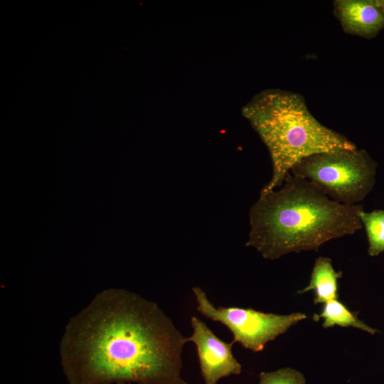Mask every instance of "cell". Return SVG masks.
I'll list each match as a JSON object with an SVG mask.
<instances>
[{
  "label": "cell",
  "instance_id": "cell-9",
  "mask_svg": "<svg viewBox=\"0 0 384 384\" xmlns=\"http://www.w3.org/2000/svg\"><path fill=\"white\" fill-rule=\"evenodd\" d=\"M324 320L323 327L326 329L334 326H351L374 335L377 329L366 324L358 318L356 312H352L338 299H333L324 304L319 314H315L314 319Z\"/></svg>",
  "mask_w": 384,
  "mask_h": 384
},
{
  "label": "cell",
  "instance_id": "cell-3",
  "mask_svg": "<svg viewBox=\"0 0 384 384\" xmlns=\"http://www.w3.org/2000/svg\"><path fill=\"white\" fill-rule=\"evenodd\" d=\"M267 146L272 176L261 191L280 187L294 164L312 154L353 149L344 135L319 122L309 112L304 97L297 92L268 89L255 95L242 109Z\"/></svg>",
  "mask_w": 384,
  "mask_h": 384
},
{
  "label": "cell",
  "instance_id": "cell-1",
  "mask_svg": "<svg viewBox=\"0 0 384 384\" xmlns=\"http://www.w3.org/2000/svg\"><path fill=\"white\" fill-rule=\"evenodd\" d=\"M186 342L156 303L110 288L67 323L60 364L68 384H189L181 376Z\"/></svg>",
  "mask_w": 384,
  "mask_h": 384
},
{
  "label": "cell",
  "instance_id": "cell-13",
  "mask_svg": "<svg viewBox=\"0 0 384 384\" xmlns=\"http://www.w3.org/2000/svg\"><path fill=\"white\" fill-rule=\"evenodd\" d=\"M123 384H144V383H123Z\"/></svg>",
  "mask_w": 384,
  "mask_h": 384
},
{
  "label": "cell",
  "instance_id": "cell-4",
  "mask_svg": "<svg viewBox=\"0 0 384 384\" xmlns=\"http://www.w3.org/2000/svg\"><path fill=\"white\" fill-rule=\"evenodd\" d=\"M376 163L363 149H337L303 158L290 170L331 200L358 205L374 184Z\"/></svg>",
  "mask_w": 384,
  "mask_h": 384
},
{
  "label": "cell",
  "instance_id": "cell-12",
  "mask_svg": "<svg viewBox=\"0 0 384 384\" xmlns=\"http://www.w3.org/2000/svg\"><path fill=\"white\" fill-rule=\"evenodd\" d=\"M378 2L380 4V5L384 9V0H378Z\"/></svg>",
  "mask_w": 384,
  "mask_h": 384
},
{
  "label": "cell",
  "instance_id": "cell-8",
  "mask_svg": "<svg viewBox=\"0 0 384 384\" xmlns=\"http://www.w3.org/2000/svg\"><path fill=\"white\" fill-rule=\"evenodd\" d=\"M341 276V272H336L334 270L330 258L319 257L314 265L309 285L297 293L304 294L313 290L315 304L337 299L338 279Z\"/></svg>",
  "mask_w": 384,
  "mask_h": 384
},
{
  "label": "cell",
  "instance_id": "cell-2",
  "mask_svg": "<svg viewBox=\"0 0 384 384\" xmlns=\"http://www.w3.org/2000/svg\"><path fill=\"white\" fill-rule=\"evenodd\" d=\"M362 210L360 204L331 200L289 172L277 190L260 191L251 207L246 246L271 260L292 252L317 251L329 240L360 230Z\"/></svg>",
  "mask_w": 384,
  "mask_h": 384
},
{
  "label": "cell",
  "instance_id": "cell-11",
  "mask_svg": "<svg viewBox=\"0 0 384 384\" xmlns=\"http://www.w3.org/2000/svg\"><path fill=\"white\" fill-rule=\"evenodd\" d=\"M258 384H306V379L300 371L283 368L271 372H261Z\"/></svg>",
  "mask_w": 384,
  "mask_h": 384
},
{
  "label": "cell",
  "instance_id": "cell-6",
  "mask_svg": "<svg viewBox=\"0 0 384 384\" xmlns=\"http://www.w3.org/2000/svg\"><path fill=\"white\" fill-rule=\"evenodd\" d=\"M191 324L193 333L187 341L196 346L205 383L217 384L223 378L240 375L242 366L233 353L234 343L221 340L197 316H191Z\"/></svg>",
  "mask_w": 384,
  "mask_h": 384
},
{
  "label": "cell",
  "instance_id": "cell-5",
  "mask_svg": "<svg viewBox=\"0 0 384 384\" xmlns=\"http://www.w3.org/2000/svg\"><path fill=\"white\" fill-rule=\"evenodd\" d=\"M192 292L197 310L203 316L225 326L233 335V343L255 353L262 351L268 342L307 318L301 312L283 315L250 308L216 306L201 287H193Z\"/></svg>",
  "mask_w": 384,
  "mask_h": 384
},
{
  "label": "cell",
  "instance_id": "cell-7",
  "mask_svg": "<svg viewBox=\"0 0 384 384\" xmlns=\"http://www.w3.org/2000/svg\"><path fill=\"white\" fill-rule=\"evenodd\" d=\"M333 5L346 33L370 39L384 29V9L378 0H336Z\"/></svg>",
  "mask_w": 384,
  "mask_h": 384
},
{
  "label": "cell",
  "instance_id": "cell-10",
  "mask_svg": "<svg viewBox=\"0 0 384 384\" xmlns=\"http://www.w3.org/2000/svg\"><path fill=\"white\" fill-rule=\"evenodd\" d=\"M360 219L367 235L368 254L377 256L384 252V210H362Z\"/></svg>",
  "mask_w": 384,
  "mask_h": 384
}]
</instances>
